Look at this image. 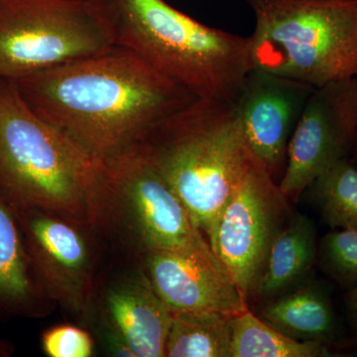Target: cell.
Wrapping results in <instances>:
<instances>
[{
  "instance_id": "obj_1",
  "label": "cell",
  "mask_w": 357,
  "mask_h": 357,
  "mask_svg": "<svg viewBox=\"0 0 357 357\" xmlns=\"http://www.w3.org/2000/svg\"><path fill=\"white\" fill-rule=\"evenodd\" d=\"M13 82L40 117L102 161L197 100L119 46Z\"/></svg>"
},
{
  "instance_id": "obj_2",
  "label": "cell",
  "mask_w": 357,
  "mask_h": 357,
  "mask_svg": "<svg viewBox=\"0 0 357 357\" xmlns=\"http://www.w3.org/2000/svg\"><path fill=\"white\" fill-rule=\"evenodd\" d=\"M211 243L230 195L253 154L236 102L197 98L136 144Z\"/></svg>"
},
{
  "instance_id": "obj_3",
  "label": "cell",
  "mask_w": 357,
  "mask_h": 357,
  "mask_svg": "<svg viewBox=\"0 0 357 357\" xmlns=\"http://www.w3.org/2000/svg\"><path fill=\"white\" fill-rule=\"evenodd\" d=\"M115 46L197 98L236 102L255 69L249 37L199 22L165 0H95Z\"/></svg>"
},
{
  "instance_id": "obj_4",
  "label": "cell",
  "mask_w": 357,
  "mask_h": 357,
  "mask_svg": "<svg viewBox=\"0 0 357 357\" xmlns=\"http://www.w3.org/2000/svg\"><path fill=\"white\" fill-rule=\"evenodd\" d=\"M102 161L45 121L15 82L0 79V191L93 229Z\"/></svg>"
},
{
  "instance_id": "obj_5",
  "label": "cell",
  "mask_w": 357,
  "mask_h": 357,
  "mask_svg": "<svg viewBox=\"0 0 357 357\" xmlns=\"http://www.w3.org/2000/svg\"><path fill=\"white\" fill-rule=\"evenodd\" d=\"M255 69L314 88L357 77V0H246Z\"/></svg>"
},
{
  "instance_id": "obj_6",
  "label": "cell",
  "mask_w": 357,
  "mask_h": 357,
  "mask_svg": "<svg viewBox=\"0 0 357 357\" xmlns=\"http://www.w3.org/2000/svg\"><path fill=\"white\" fill-rule=\"evenodd\" d=\"M93 229L119 234L140 256L169 250L218 258L177 195L136 145L102 161Z\"/></svg>"
},
{
  "instance_id": "obj_7",
  "label": "cell",
  "mask_w": 357,
  "mask_h": 357,
  "mask_svg": "<svg viewBox=\"0 0 357 357\" xmlns=\"http://www.w3.org/2000/svg\"><path fill=\"white\" fill-rule=\"evenodd\" d=\"M114 46L95 0H0V79L17 81Z\"/></svg>"
},
{
  "instance_id": "obj_8",
  "label": "cell",
  "mask_w": 357,
  "mask_h": 357,
  "mask_svg": "<svg viewBox=\"0 0 357 357\" xmlns=\"http://www.w3.org/2000/svg\"><path fill=\"white\" fill-rule=\"evenodd\" d=\"M292 215L287 197L255 157L223 208L211 243L246 299L259 280L272 243Z\"/></svg>"
},
{
  "instance_id": "obj_9",
  "label": "cell",
  "mask_w": 357,
  "mask_h": 357,
  "mask_svg": "<svg viewBox=\"0 0 357 357\" xmlns=\"http://www.w3.org/2000/svg\"><path fill=\"white\" fill-rule=\"evenodd\" d=\"M42 285L52 301L82 317L95 307V229L36 208L13 204Z\"/></svg>"
},
{
  "instance_id": "obj_10",
  "label": "cell",
  "mask_w": 357,
  "mask_h": 357,
  "mask_svg": "<svg viewBox=\"0 0 357 357\" xmlns=\"http://www.w3.org/2000/svg\"><path fill=\"white\" fill-rule=\"evenodd\" d=\"M357 141V77L314 88L294 129L279 187L297 199Z\"/></svg>"
},
{
  "instance_id": "obj_11",
  "label": "cell",
  "mask_w": 357,
  "mask_h": 357,
  "mask_svg": "<svg viewBox=\"0 0 357 357\" xmlns=\"http://www.w3.org/2000/svg\"><path fill=\"white\" fill-rule=\"evenodd\" d=\"M314 89L259 69L244 79L237 112L251 153L274 178L283 175L291 136Z\"/></svg>"
},
{
  "instance_id": "obj_12",
  "label": "cell",
  "mask_w": 357,
  "mask_h": 357,
  "mask_svg": "<svg viewBox=\"0 0 357 357\" xmlns=\"http://www.w3.org/2000/svg\"><path fill=\"white\" fill-rule=\"evenodd\" d=\"M143 269L173 314L236 316L248 299L218 258L156 250L141 256Z\"/></svg>"
},
{
  "instance_id": "obj_13",
  "label": "cell",
  "mask_w": 357,
  "mask_h": 357,
  "mask_svg": "<svg viewBox=\"0 0 357 357\" xmlns=\"http://www.w3.org/2000/svg\"><path fill=\"white\" fill-rule=\"evenodd\" d=\"M103 326L116 333L135 357H164L173 314L144 269L115 279L102 292Z\"/></svg>"
},
{
  "instance_id": "obj_14",
  "label": "cell",
  "mask_w": 357,
  "mask_h": 357,
  "mask_svg": "<svg viewBox=\"0 0 357 357\" xmlns=\"http://www.w3.org/2000/svg\"><path fill=\"white\" fill-rule=\"evenodd\" d=\"M52 300L30 257L17 215L0 191V319L41 317Z\"/></svg>"
},
{
  "instance_id": "obj_15",
  "label": "cell",
  "mask_w": 357,
  "mask_h": 357,
  "mask_svg": "<svg viewBox=\"0 0 357 357\" xmlns=\"http://www.w3.org/2000/svg\"><path fill=\"white\" fill-rule=\"evenodd\" d=\"M314 257V223L305 215H293L272 243L253 294L271 297L292 287L310 271Z\"/></svg>"
},
{
  "instance_id": "obj_16",
  "label": "cell",
  "mask_w": 357,
  "mask_h": 357,
  "mask_svg": "<svg viewBox=\"0 0 357 357\" xmlns=\"http://www.w3.org/2000/svg\"><path fill=\"white\" fill-rule=\"evenodd\" d=\"M277 331L303 342H321L335 330V318L328 298L311 286L272 301L259 317Z\"/></svg>"
},
{
  "instance_id": "obj_17",
  "label": "cell",
  "mask_w": 357,
  "mask_h": 357,
  "mask_svg": "<svg viewBox=\"0 0 357 357\" xmlns=\"http://www.w3.org/2000/svg\"><path fill=\"white\" fill-rule=\"evenodd\" d=\"M332 356L321 342H303L284 335L249 310L231 318L230 357Z\"/></svg>"
},
{
  "instance_id": "obj_18",
  "label": "cell",
  "mask_w": 357,
  "mask_h": 357,
  "mask_svg": "<svg viewBox=\"0 0 357 357\" xmlns=\"http://www.w3.org/2000/svg\"><path fill=\"white\" fill-rule=\"evenodd\" d=\"M231 318L222 314H173L167 357H230Z\"/></svg>"
},
{
  "instance_id": "obj_19",
  "label": "cell",
  "mask_w": 357,
  "mask_h": 357,
  "mask_svg": "<svg viewBox=\"0 0 357 357\" xmlns=\"http://www.w3.org/2000/svg\"><path fill=\"white\" fill-rule=\"evenodd\" d=\"M311 185L328 225L357 229V168L351 160H340Z\"/></svg>"
},
{
  "instance_id": "obj_20",
  "label": "cell",
  "mask_w": 357,
  "mask_h": 357,
  "mask_svg": "<svg viewBox=\"0 0 357 357\" xmlns=\"http://www.w3.org/2000/svg\"><path fill=\"white\" fill-rule=\"evenodd\" d=\"M324 259L333 273L344 280L357 279V229H340L324 238Z\"/></svg>"
},
{
  "instance_id": "obj_21",
  "label": "cell",
  "mask_w": 357,
  "mask_h": 357,
  "mask_svg": "<svg viewBox=\"0 0 357 357\" xmlns=\"http://www.w3.org/2000/svg\"><path fill=\"white\" fill-rule=\"evenodd\" d=\"M42 349L49 357H89L93 356L95 342L84 328L62 325L43 333Z\"/></svg>"
},
{
  "instance_id": "obj_22",
  "label": "cell",
  "mask_w": 357,
  "mask_h": 357,
  "mask_svg": "<svg viewBox=\"0 0 357 357\" xmlns=\"http://www.w3.org/2000/svg\"><path fill=\"white\" fill-rule=\"evenodd\" d=\"M103 342L110 356L119 357H135L132 351L116 333L103 326Z\"/></svg>"
},
{
  "instance_id": "obj_23",
  "label": "cell",
  "mask_w": 357,
  "mask_h": 357,
  "mask_svg": "<svg viewBox=\"0 0 357 357\" xmlns=\"http://www.w3.org/2000/svg\"><path fill=\"white\" fill-rule=\"evenodd\" d=\"M13 345L6 342V340H0V357L10 356L13 354Z\"/></svg>"
},
{
  "instance_id": "obj_24",
  "label": "cell",
  "mask_w": 357,
  "mask_h": 357,
  "mask_svg": "<svg viewBox=\"0 0 357 357\" xmlns=\"http://www.w3.org/2000/svg\"><path fill=\"white\" fill-rule=\"evenodd\" d=\"M351 307L357 319V287L351 295Z\"/></svg>"
},
{
  "instance_id": "obj_25",
  "label": "cell",
  "mask_w": 357,
  "mask_h": 357,
  "mask_svg": "<svg viewBox=\"0 0 357 357\" xmlns=\"http://www.w3.org/2000/svg\"><path fill=\"white\" fill-rule=\"evenodd\" d=\"M67 1H89V0H67Z\"/></svg>"
}]
</instances>
